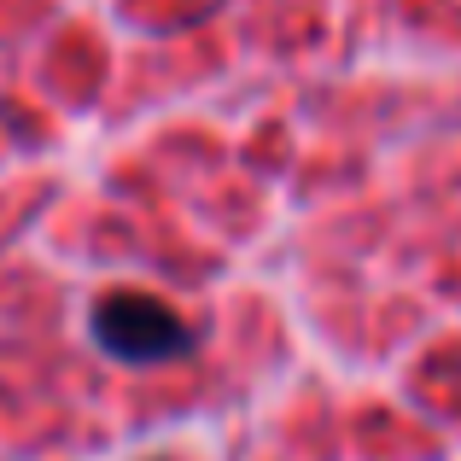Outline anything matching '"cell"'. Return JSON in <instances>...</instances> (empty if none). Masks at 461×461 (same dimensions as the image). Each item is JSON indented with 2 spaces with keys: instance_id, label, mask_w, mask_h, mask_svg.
Masks as SVG:
<instances>
[{
  "instance_id": "6da1fadb",
  "label": "cell",
  "mask_w": 461,
  "mask_h": 461,
  "mask_svg": "<svg viewBox=\"0 0 461 461\" xmlns=\"http://www.w3.org/2000/svg\"><path fill=\"white\" fill-rule=\"evenodd\" d=\"M94 339H100L105 357L135 362V368L169 362V357H181V350H193V333L181 327V315L169 304H158V298H147V293L100 298V304H94Z\"/></svg>"
}]
</instances>
